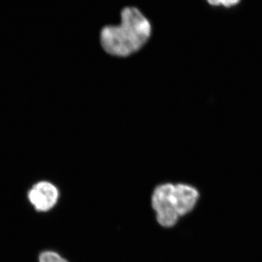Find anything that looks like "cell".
Wrapping results in <instances>:
<instances>
[{"label": "cell", "instance_id": "obj_4", "mask_svg": "<svg viewBox=\"0 0 262 262\" xmlns=\"http://www.w3.org/2000/svg\"><path fill=\"white\" fill-rule=\"evenodd\" d=\"M39 262H68L58 253L52 251H46L40 253Z\"/></svg>", "mask_w": 262, "mask_h": 262}, {"label": "cell", "instance_id": "obj_1", "mask_svg": "<svg viewBox=\"0 0 262 262\" xmlns=\"http://www.w3.org/2000/svg\"><path fill=\"white\" fill-rule=\"evenodd\" d=\"M152 27L139 8L125 7L117 25L104 26L100 31V44L105 53L117 58H127L140 51L149 40Z\"/></svg>", "mask_w": 262, "mask_h": 262}, {"label": "cell", "instance_id": "obj_5", "mask_svg": "<svg viewBox=\"0 0 262 262\" xmlns=\"http://www.w3.org/2000/svg\"><path fill=\"white\" fill-rule=\"evenodd\" d=\"M210 5L213 6H219V5H224L227 7V0H207Z\"/></svg>", "mask_w": 262, "mask_h": 262}, {"label": "cell", "instance_id": "obj_3", "mask_svg": "<svg viewBox=\"0 0 262 262\" xmlns=\"http://www.w3.org/2000/svg\"><path fill=\"white\" fill-rule=\"evenodd\" d=\"M59 198L58 188L51 182H39L28 193L29 201L35 210L47 212L56 206Z\"/></svg>", "mask_w": 262, "mask_h": 262}, {"label": "cell", "instance_id": "obj_2", "mask_svg": "<svg viewBox=\"0 0 262 262\" xmlns=\"http://www.w3.org/2000/svg\"><path fill=\"white\" fill-rule=\"evenodd\" d=\"M199 198L195 188L187 184H160L155 188L151 204L157 220L164 227H171L179 217L192 211Z\"/></svg>", "mask_w": 262, "mask_h": 262}, {"label": "cell", "instance_id": "obj_6", "mask_svg": "<svg viewBox=\"0 0 262 262\" xmlns=\"http://www.w3.org/2000/svg\"><path fill=\"white\" fill-rule=\"evenodd\" d=\"M239 0H227V7L233 6V5L237 4Z\"/></svg>", "mask_w": 262, "mask_h": 262}]
</instances>
